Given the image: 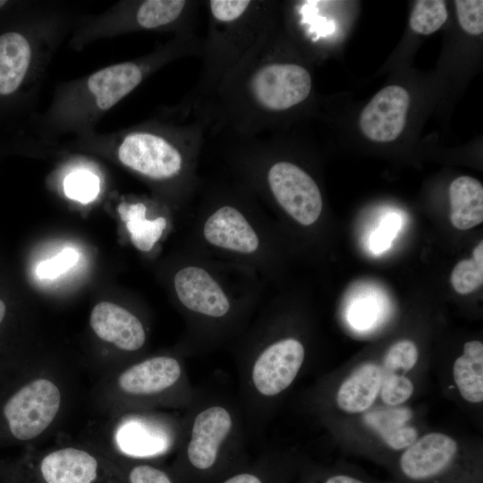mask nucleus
<instances>
[{
  "label": "nucleus",
  "instance_id": "8",
  "mask_svg": "<svg viewBox=\"0 0 483 483\" xmlns=\"http://www.w3.org/2000/svg\"><path fill=\"white\" fill-rule=\"evenodd\" d=\"M61 404V393L52 381L38 378L22 386L4 404V415L13 436L30 440L53 422Z\"/></svg>",
  "mask_w": 483,
  "mask_h": 483
},
{
  "label": "nucleus",
  "instance_id": "10",
  "mask_svg": "<svg viewBox=\"0 0 483 483\" xmlns=\"http://www.w3.org/2000/svg\"><path fill=\"white\" fill-rule=\"evenodd\" d=\"M438 373L443 394L479 420L483 408V343L465 342L461 353Z\"/></svg>",
  "mask_w": 483,
  "mask_h": 483
},
{
  "label": "nucleus",
  "instance_id": "25",
  "mask_svg": "<svg viewBox=\"0 0 483 483\" xmlns=\"http://www.w3.org/2000/svg\"><path fill=\"white\" fill-rule=\"evenodd\" d=\"M451 284L460 294H469L482 285L483 259L470 258L458 262L451 274Z\"/></svg>",
  "mask_w": 483,
  "mask_h": 483
},
{
  "label": "nucleus",
  "instance_id": "4",
  "mask_svg": "<svg viewBox=\"0 0 483 483\" xmlns=\"http://www.w3.org/2000/svg\"><path fill=\"white\" fill-rule=\"evenodd\" d=\"M386 469L395 483H483V444L428 428Z\"/></svg>",
  "mask_w": 483,
  "mask_h": 483
},
{
  "label": "nucleus",
  "instance_id": "1",
  "mask_svg": "<svg viewBox=\"0 0 483 483\" xmlns=\"http://www.w3.org/2000/svg\"><path fill=\"white\" fill-rule=\"evenodd\" d=\"M429 370L417 343H392L377 358H366L326 378L319 400L322 420L345 452H380L415 423Z\"/></svg>",
  "mask_w": 483,
  "mask_h": 483
},
{
  "label": "nucleus",
  "instance_id": "21",
  "mask_svg": "<svg viewBox=\"0 0 483 483\" xmlns=\"http://www.w3.org/2000/svg\"><path fill=\"white\" fill-rule=\"evenodd\" d=\"M303 462L286 454L251 466L233 467L214 483H292Z\"/></svg>",
  "mask_w": 483,
  "mask_h": 483
},
{
  "label": "nucleus",
  "instance_id": "33",
  "mask_svg": "<svg viewBox=\"0 0 483 483\" xmlns=\"http://www.w3.org/2000/svg\"><path fill=\"white\" fill-rule=\"evenodd\" d=\"M6 3H7L6 1L0 0V9H1L4 5H5Z\"/></svg>",
  "mask_w": 483,
  "mask_h": 483
},
{
  "label": "nucleus",
  "instance_id": "22",
  "mask_svg": "<svg viewBox=\"0 0 483 483\" xmlns=\"http://www.w3.org/2000/svg\"><path fill=\"white\" fill-rule=\"evenodd\" d=\"M301 483H395L369 475L361 469L340 462L331 465L304 463L299 472Z\"/></svg>",
  "mask_w": 483,
  "mask_h": 483
},
{
  "label": "nucleus",
  "instance_id": "20",
  "mask_svg": "<svg viewBox=\"0 0 483 483\" xmlns=\"http://www.w3.org/2000/svg\"><path fill=\"white\" fill-rule=\"evenodd\" d=\"M450 220L459 230L470 229L483 221V186L477 179L463 175L449 187Z\"/></svg>",
  "mask_w": 483,
  "mask_h": 483
},
{
  "label": "nucleus",
  "instance_id": "26",
  "mask_svg": "<svg viewBox=\"0 0 483 483\" xmlns=\"http://www.w3.org/2000/svg\"><path fill=\"white\" fill-rule=\"evenodd\" d=\"M64 188L70 199L89 203L96 199L99 191V181L91 172L80 170L64 179Z\"/></svg>",
  "mask_w": 483,
  "mask_h": 483
},
{
  "label": "nucleus",
  "instance_id": "17",
  "mask_svg": "<svg viewBox=\"0 0 483 483\" xmlns=\"http://www.w3.org/2000/svg\"><path fill=\"white\" fill-rule=\"evenodd\" d=\"M182 374V366L175 358L157 356L125 369L118 377V386L128 394L152 395L171 388Z\"/></svg>",
  "mask_w": 483,
  "mask_h": 483
},
{
  "label": "nucleus",
  "instance_id": "18",
  "mask_svg": "<svg viewBox=\"0 0 483 483\" xmlns=\"http://www.w3.org/2000/svg\"><path fill=\"white\" fill-rule=\"evenodd\" d=\"M31 46L18 31L0 35V96L14 93L23 82L30 65Z\"/></svg>",
  "mask_w": 483,
  "mask_h": 483
},
{
  "label": "nucleus",
  "instance_id": "9",
  "mask_svg": "<svg viewBox=\"0 0 483 483\" xmlns=\"http://www.w3.org/2000/svg\"><path fill=\"white\" fill-rule=\"evenodd\" d=\"M306 349L295 337L278 339L262 350L250 369V382L262 397L272 399L284 393L298 377Z\"/></svg>",
  "mask_w": 483,
  "mask_h": 483
},
{
  "label": "nucleus",
  "instance_id": "31",
  "mask_svg": "<svg viewBox=\"0 0 483 483\" xmlns=\"http://www.w3.org/2000/svg\"><path fill=\"white\" fill-rule=\"evenodd\" d=\"M402 218L396 214H389L380 223V225L370 236V249L376 253H381L391 246L392 240L401 228Z\"/></svg>",
  "mask_w": 483,
  "mask_h": 483
},
{
  "label": "nucleus",
  "instance_id": "12",
  "mask_svg": "<svg viewBox=\"0 0 483 483\" xmlns=\"http://www.w3.org/2000/svg\"><path fill=\"white\" fill-rule=\"evenodd\" d=\"M200 1L146 0L134 3L127 13L130 29L174 30L176 35L194 32L193 23Z\"/></svg>",
  "mask_w": 483,
  "mask_h": 483
},
{
  "label": "nucleus",
  "instance_id": "5",
  "mask_svg": "<svg viewBox=\"0 0 483 483\" xmlns=\"http://www.w3.org/2000/svg\"><path fill=\"white\" fill-rule=\"evenodd\" d=\"M206 131V124L192 115L179 123L143 126L122 138L117 157L124 166L150 180H174L191 172Z\"/></svg>",
  "mask_w": 483,
  "mask_h": 483
},
{
  "label": "nucleus",
  "instance_id": "24",
  "mask_svg": "<svg viewBox=\"0 0 483 483\" xmlns=\"http://www.w3.org/2000/svg\"><path fill=\"white\" fill-rule=\"evenodd\" d=\"M445 3L442 0L416 1L410 17L411 30L422 35L436 32L447 20Z\"/></svg>",
  "mask_w": 483,
  "mask_h": 483
},
{
  "label": "nucleus",
  "instance_id": "19",
  "mask_svg": "<svg viewBox=\"0 0 483 483\" xmlns=\"http://www.w3.org/2000/svg\"><path fill=\"white\" fill-rule=\"evenodd\" d=\"M119 448L134 457H148L168 449L170 437L161 427L141 419L124 421L117 429Z\"/></svg>",
  "mask_w": 483,
  "mask_h": 483
},
{
  "label": "nucleus",
  "instance_id": "14",
  "mask_svg": "<svg viewBox=\"0 0 483 483\" xmlns=\"http://www.w3.org/2000/svg\"><path fill=\"white\" fill-rule=\"evenodd\" d=\"M102 467L90 453L74 447L52 451L37 467L38 483H98Z\"/></svg>",
  "mask_w": 483,
  "mask_h": 483
},
{
  "label": "nucleus",
  "instance_id": "13",
  "mask_svg": "<svg viewBox=\"0 0 483 483\" xmlns=\"http://www.w3.org/2000/svg\"><path fill=\"white\" fill-rule=\"evenodd\" d=\"M174 283L179 301L191 311L216 318L230 311L228 297L204 268L185 267L175 274Z\"/></svg>",
  "mask_w": 483,
  "mask_h": 483
},
{
  "label": "nucleus",
  "instance_id": "23",
  "mask_svg": "<svg viewBox=\"0 0 483 483\" xmlns=\"http://www.w3.org/2000/svg\"><path fill=\"white\" fill-rule=\"evenodd\" d=\"M118 212L125 222L133 244L140 250H149L165 228L166 222L163 217L145 219L146 208L141 203L122 204Z\"/></svg>",
  "mask_w": 483,
  "mask_h": 483
},
{
  "label": "nucleus",
  "instance_id": "28",
  "mask_svg": "<svg viewBox=\"0 0 483 483\" xmlns=\"http://www.w3.org/2000/svg\"><path fill=\"white\" fill-rule=\"evenodd\" d=\"M458 21L462 30L470 35H479L483 31V1H454Z\"/></svg>",
  "mask_w": 483,
  "mask_h": 483
},
{
  "label": "nucleus",
  "instance_id": "16",
  "mask_svg": "<svg viewBox=\"0 0 483 483\" xmlns=\"http://www.w3.org/2000/svg\"><path fill=\"white\" fill-rule=\"evenodd\" d=\"M203 235L211 245L238 253H253L259 246L257 233L232 205L219 207L208 217Z\"/></svg>",
  "mask_w": 483,
  "mask_h": 483
},
{
  "label": "nucleus",
  "instance_id": "6",
  "mask_svg": "<svg viewBox=\"0 0 483 483\" xmlns=\"http://www.w3.org/2000/svg\"><path fill=\"white\" fill-rule=\"evenodd\" d=\"M233 427V416L224 405L210 404L196 413L175 474L180 483H214L233 468L225 457Z\"/></svg>",
  "mask_w": 483,
  "mask_h": 483
},
{
  "label": "nucleus",
  "instance_id": "32",
  "mask_svg": "<svg viewBox=\"0 0 483 483\" xmlns=\"http://www.w3.org/2000/svg\"><path fill=\"white\" fill-rule=\"evenodd\" d=\"M5 311H6L5 304L2 300H0V323L3 321L4 318Z\"/></svg>",
  "mask_w": 483,
  "mask_h": 483
},
{
  "label": "nucleus",
  "instance_id": "11",
  "mask_svg": "<svg viewBox=\"0 0 483 483\" xmlns=\"http://www.w3.org/2000/svg\"><path fill=\"white\" fill-rule=\"evenodd\" d=\"M410 104L408 91L391 85L378 91L360 113L359 125L375 142H390L404 129Z\"/></svg>",
  "mask_w": 483,
  "mask_h": 483
},
{
  "label": "nucleus",
  "instance_id": "30",
  "mask_svg": "<svg viewBox=\"0 0 483 483\" xmlns=\"http://www.w3.org/2000/svg\"><path fill=\"white\" fill-rule=\"evenodd\" d=\"M79 259V253L72 248H65L55 257L38 264L37 274L40 278H56L72 267Z\"/></svg>",
  "mask_w": 483,
  "mask_h": 483
},
{
  "label": "nucleus",
  "instance_id": "2",
  "mask_svg": "<svg viewBox=\"0 0 483 483\" xmlns=\"http://www.w3.org/2000/svg\"><path fill=\"white\" fill-rule=\"evenodd\" d=\"M275 33V28L194 114L212 133L228 131L241 140L256 138L309 98V72L280 57Z\"/></svg>",
  "mask_w": 483,
  "mask_h": 483
},
{
  "label": "nucleus",
  "instance_id": "15",
  "mask_svg": "<svg viewBox=\"0 0 483 483\" xmlns=\"http://www.w3.org/2000/svg\"><path fill=\"white\" fill-rule=\"evenodd\" d=\"M89 324L100 339L121 350L137 351L146 341V332L140 320L126 309L112 302L97 303L90 313Z\"/></svg>",
  "mask_w": 483,
  "mask_h": 483
},
{
  "label": "nucleus",
  "instance_id": "29",
  "mask_svg": "<svg viewBox=\"0 0 483 483\" xmlns=\"http://www.w3.org/2000/svg\"><path fill=\"white\" fill-rule=\"evenodd\" d=\"M126 483H180L175 474L146 462L132 465L126 473Z\"/></svg>",
  "mask_w": 483,
  "mask_h": 483
},
{
  "label": "nucleus",
  "instance_id": "7",
  "mask_svg": "<svg viewBox=\"0 0 483 483\" xmlns=\"http://www.w3.org/2000/svg\"><path fill=\"white\" fill-rule=\"evenodd\" d=\"M261 174L272 197L295 221L310 225L318 219L323 208L321 192L304 169L290 161L276 160Z\"/></svg>",
  "mask_w": 483,
  "mask_h": 483
},
{
  "label": "nucleus",
  "instance_id": "27",
  "mask_svg": "<svg viewBox=\"0 0 483 483\" xmlns=\"http://www.w3.org/2000/svg\"><path fill=\"white\" fill-rule=\"evenodd\" d=\"M381 318V310L377 301L361 299L349 307L347 321L357 331H369L375 327Z\"/></svg>",
  "mask_w": 483,
  "mask_h": 483
},
{
  "label": "nucleus",
  "instance_id": "3",
  "mask_svg": "<svg viewBox=\"0 0 483 483\" xmlns=\"http://www.w3.org/2000/svg\"><path fill=\"white\" fill-rule=\"evenodd\" d=\"M202 2L207 8L208 30L203 40L201 72L193 89L180 105V110L191 115L275 29L272 2Z\"/></svg>",
  "mask_w": 483,
  "mask_h": 483
}]
</instances>
